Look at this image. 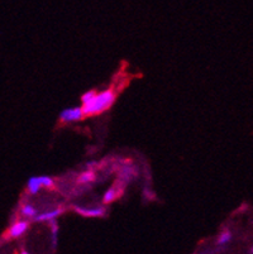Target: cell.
<instances>
[{"instance_id":"cell-7","label":"cell","mask_w":253,"mask_h":254,"mask_svg":"<svg viewBox=\"0 0 253 254\" xmlns=\"http://www.w3.org/2000/svg\"><path fill=\"white\" fill-rule=\"evenodd\" d=\"M118 197H119V189L117 186H111L104 192L103 201L104 204H110V202L115 201Z\"/></svg>"},{"instance_id":"cell-5","label":"cell","mask_w":253,"mask_h":254,"mask_svg":"<svg viewBox=\"0 0 253 254\" xmlns=\"http://www.w3.org/2000/svg\"><path fill=\"white\" fill-rule=\"evenodd\" d=\"M28 228H29V221L28 220L15 221L9 229V235H10V238H19L27 232Z\"/></svg>"},{"instance_id":"cell-13","label":"cell","mask_w":253,"mask_h":254,"mask_svg":"<svg viewBox=\"0 0 253 254\" xmlns=\"http://www.w3.org/2000/svg\"><path fill=\"white\" fill-rule=\"evenodd\" d=\"M95 94H96V91H95V90H89V91H86L85 94H83V96H81V104L87 103V101H89L90 99L95 95Z\"/></svg>"},{"instance_id":"cell-2","label":"cell","mask_w":253,"mask_h":254,"mask_svg":"<svg viewBox=\"0 0 253 254\" xmlns=\"http://www.w3.org/2000/svg\"><path fill=\"white\" fill-rule=\"evenodd\" d=\"M55 185L52 177L50 176H32L27 182V190L31 195H37L41 189H51Z\"/></svg>"},{"instance_id":"cell-4","label":"cell","mask_w":253,"mask_h":254,"mask_svg":"<svg viewBox=\"0 0 253 254\" xmlns=\"http://www.w3.org/2000/svg\"><path fill=\"white\" fill-rule=\"evenodd\" d=\"M78 214L85 218H103L106 215V207L104 206H92V207H84L75 206L74 207Z\"/></svg>"},{"instance_id":"cell-8","label":"cell","mask_w":253,"mask_h":254,"mask_svg":"<svg viewBox=\"0 0 253 254\" xmlns=\"http://www.w3.org/2000/svg\"><path fill=\"white\" fill-rule=\"evenodd\" d=\"M96 176H95V172L91 170H86L81 172L78 177V182L79 184H90V182L95 181Z\"/></svg>"},{"instance_id":"cell-3","label":"cell","mask_w":253,"mask_h":254,"mask_svg":"<svg viewBox=\"0 0 253 254\" xmlns=\"http://www.w3.org/2000/svg\"><path fill=\"white\" fill-rule=\"evenodd\" d=\"M85 117L81 106H71V108H66L60 113V120L62 123H74V122H79Z\"/></svg>"},{"instance_id":"cell-14","label":"cell","mask_w":253,"mask_h":254,"mask_svg":"<svg viewBox=\"0 0 253 254\" xmlns=\"http://www.w3.org/2000/svg\"><path fill=\"white\" fill-rule=\"evenodd\" d=\"M94 166H97V162H95V161H90V162H87L86 163V167H87V170H94Z\"/></svg>"},{"instance_id":"cell-16","label":"cell","mask_w":253,"mask_h":254,"mask_svg":"<svg viewBox=\"0 0 253 254\" xmlns=\"http://www.w3.org/2000/svg\"><path fill=\"white\" fill-rule=\"evenodd\" d=\"M20 254H29V253H28V252H25V251H22V253H20Z\"/></svg>"},{"instance_id":"cell-10","label":"cell","mask_w":253,"mask_h":254,"mask_svg":"<svg viewBox=\"0 0 253 254\" xmlns=\"http://www.w3.org/2000/svg\"><path fill=\"white\" fill-rule=\"evenodd\" d=\"M20 214H22L24 218L33 219L34 216L37 215V209L33 206V205L25 204V205H23L22 209H20Z\"/></svg>"},{"instance_id":"cell-15","label":"cell","mask_w":253,"mask_h":254,"mask_svg":"<svg viewBox=\"0 0 253 254\" xmlns=\"http://www.w3.org/2000/svg\"><path fill=\"white\" fill-rule=\"evenodd\" d=\"M250 254H253V244H252V247H251V249H250Z\"/></svg>"},{"instance_id":"cell-9","label":"cell","mask_w":253,"mask_h":254,"mask_svg":"<svg viewBox=\"0 0 253 254\" xmlns=\"http://www.w3.org/2000/svg\"><path fill=\"white\" fill-rule=\"evenodd\" d=\"M119 177L124 182H129L136 177V171L132 167H123L119 172Z\"/></svg>"},{"instance_id":"cell-6","label":"cell","mask_w":253,"mask_h":254,"mask_svg":"<svg viewBox=\"0 0 253 254\" xmlns=\"http://www.w3.org/2000/svg\"><path fill=\"white\" fill-rule=\"evenodd\" d=\"M64 210L62 209H55V210H51V211H46L43 214H37L36 216L33 218L34 221H38V223H42V221H51V220H55V219L59 218L61 215Z\"/></svg>"},{"instance_id":"cell-11","label":"cell","mask_w":253,"mask_h":254,"mask_svg":"<svg viewBox=\"0 0 253 254\" xmlns=\"http://www.w3.org/2000/svg\"><path fill=\"white\" fill-rule=\"evenodd\" d=\"M232 238H233V235H232L231 230H223L219 234V237H218L217 244L220 247L226 246V244H228L231 242Z\"/></svg>"},{"instance_id":"cell-12","label":"cell","mask_w":253,"mask_h":254,"mask_svg":"<svg viewBox=\"0 0 253 254\" xmlns=\"http://www.w3.org/2000/svg\"><path fill=\"white\" fill-rule=\"evenodd\" d=\"M57 219L55 220H51L48 221L51 225V232H52V247L53 249H56L57 247V239H59V224H57Z\"/></svg>"},{"instance_id":"cell-1","label":"cell","mask_w":253,"mask_h":254,"mask_svg":"<svg viewBox=\"0 0 253 254\" xmlns=\"http://www.w3.org/2000/svg\"><path fill=\"white\" fill-rule=\"evenodd\" d=\"M115 103V94L113 90H104L96 92L87 103L81 104L83 112L85 117H94L101 113L106 112Z\"/></svg>"}]
</instances>
